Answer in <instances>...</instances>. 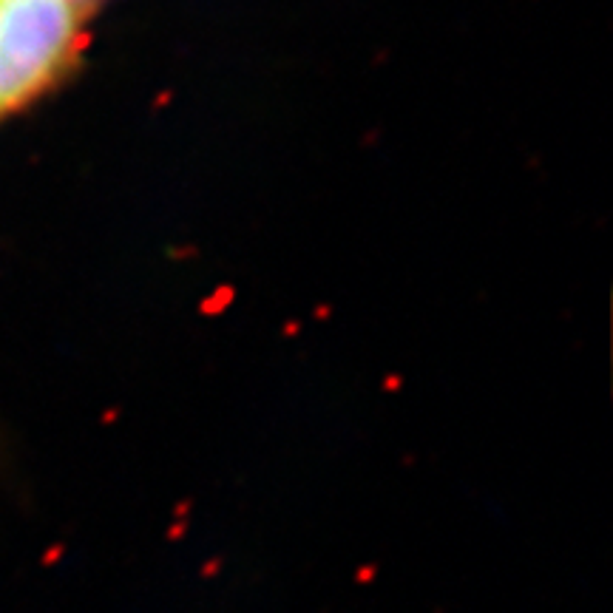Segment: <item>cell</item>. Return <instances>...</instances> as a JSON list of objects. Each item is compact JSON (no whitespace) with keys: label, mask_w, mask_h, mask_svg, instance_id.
<instances>
[{"label":"cell","mask_w":613,"mask_h":613,"mask_svg":"<svg viewBox=\"0 0 613 613\" xmlns=\"http://www.w3.org/2000/svg\"><path fill=\"white\" fill-rule=\"evenodd\" d=\"M86 18L77 0H0V117L29 106L69 69Z\"/></svg>","instance_id":"6da1fadb"},{"label":"cell","mask_w":613,"mask_h":613,"mask_svg":"<svg viewBox=\"0 0 613 613\" xmlns=\"http://www.w3.org/2000/svg\"><path fill=\"white\" fill-rule=\"evenodd\" d=\"M77 3H83V6H86L88 12H91V6H94V3H97V0H77Z\"/></svg>","instance_id":"7a4b0ae2"}]
</instances>
